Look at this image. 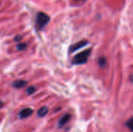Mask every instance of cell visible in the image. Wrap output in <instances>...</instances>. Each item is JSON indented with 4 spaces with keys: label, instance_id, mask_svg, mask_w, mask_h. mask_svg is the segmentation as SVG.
<instances>
[{
    "label": "cell",
    "instance_id": "6da1fadb",
    "mask_svg": "<svg viewBox=\"0 0 133 132\" xmlns=\"http://www.w3.org/2000/svg\"><path fill=\"white\" fill-rule=\"evenodd\" d=\"M91 53V49H87L85 50L79 54H77L72 59V63L74 65H82L85 64L89 56L90 55Z\"/></svg>",
    "mask_w": 133,
    "mask_h": 132
},
{
    "label": "cell",
    "instance_id": "7a4b0ae2",
    "mask_svg": "<svg viewBox=\"0 0 133 132\" xmlns=\"http://www.w3.org/2000/svg\"><path fill=\"white\" fill-rule=\"evenodd\" d=\"M50 21V17L44 12H39L37 17V24L40 30L43 29Z\"/></svg>",
    "mask_w": 133,
    "mask_h": 132
},
{
    "label": "cell",
    "instance_id": "3957f363",
    "mask_svg": "<svg viewBox=\"0 0 133 132\" xmlns=\"http://www.w3.org/2000/svg\"><path fill=\"white\" fill-rule=\"evenodd\" d=\"M33 114V110L31 108H24L23 110H21L19 113V117L20 119H24L26 117H29L30 116H31Z\"/></svg>",
    "mask_w": 133,
    "mask_h": 132
},
{
    "label": "cell",
    "instance_id": "277c9868",
    "mask_svg": "<svg viewBox=\"0 0 133 132\" xmlns=\"http://www.w3.org/2000/svg\"><path fill=\"white\" fill-rule=\"evenodd\" d=\"M88 44L87 40H81L75 44H73L72 46L70 47V51L71 52H75L76 51H78L79 49L83 47L84 46H86Z\"/></svg>",
    "mask_w": 133,
    "mask_h": 132
},
{
    "label": "cell",
    "instance_id": "5b68a950",
    "mask_svg": "<svg viewBox=\"0 0 133 132\" xmlns=\"http://www.w3.org/2000/svg\"><path fill=\"white\" fill-rule=\"evenodd\" d=\"M71 119V115L69 114H65V115H63L62 117V118L60 119V121H58V128H62L64 127Z\"/></svg>",
    "mask_w": 133,
    "mask_h": 132
},
{
    "label": "cell",
    "instance_id": "8992f818",
    "mask_svg": "<svg viewBox=\"0 0 133 132\" xmlns=\"http://www.w3.org/2000/svg\"><path fill=\"white\" fill-rule=\"evenodd\" d=\"M26 84H27V82H26L24 80H17L12 83V86L16 89H20V88L25 87L26 86Z\"/></svg>",
    "mask_w": 133,
    "mask_h": 132
},
{
    "label": "cell",
    "instance_id": "52a82bcc",
    "mask_svg": "<svg viewBox=\"0 0 133 132\" xmlns=\"http://www.w3.org/2000/svg\"><path fill=\"white\" fill-rule=\"evenodd\" d=\"M48 113V108L47 107H42L37 110V115L41 117L46 116Z\"/></svg>",
    "mask_w": 133,
    "mask_h": 132
},
{
    "label": "cell",
    "instance_id": "ba28073f",
    "mask_svg": "<svg viewBox=\"0 0 133 132\" xmlns=\"http://www.w3.org/2000/svg\"><path fill=\"white\" fill-rule=\"evenodd\" d=\"M98 64L101 68H104L107 65V59L104 57H100L98 59Z\"/></svg>",
    "mask_w": 133,
    "mask_h": 132
},
{
    "label": "cell",
    "instance_id": "9c48e42d",
    "mask_svg": "<svg viewBox=\"0 0 133 132\" xmlns=\"http://www.w3.org/2000/svg\"><path fill=\"white\" fill-rule=\"evenodd\" d=\"M26 47H27V45L25 43H19L16 45V48L19 51H23L26 48Z\"/></svg>",
    "mask_w": 133,
    "mask_h": 132
},
{
    "label": "cell",
    "instance_id": "30bf717a",
    "mask_svg": "<svg viewBox=\"0 0 133 132\" xmlns=\"http://www.w3.org/2000/svg\"><path fill=\"white\" fill-rule=\"evenodd\" d=\"M35 91H36V88H35L34 86H30V87H28V88L26 89V93L27 95H31V94H33Z\"/></svg>",
    "mask_w": 133,
    "mask_h": 132
},
{
    "label": "cell",
    "instance_id": "8fae6325",
    "mask_svg": "<svg viewBox=\"0 0 133 132\" xmlns=\"http://www.w3.org/2000/svg\"><path fill=\"white\" fill-rule=\"evenodd\" d=\"M125 125L130 129L131 131H132V117H130L129 121H127V122L125 123Z\"/></svg>",
    "mask_w": 133,
    "mask_h": 132
},
{
    "label": "cell",
    "instance_id": "7c38bea8",
    "mask_svg": "<svg viewBox=\"0 0 133 132\" xmlns=\"http://www.w3.org/2000/svg\"><path fill=\"white\" fill-rule=\"evenodd\" d=\"M21 39H22V37H21L20 35H17V36H16V37H14V40H15V41H16V42L20 41V40H21Z\"/></svg>",
    "mask_w": 133,
    "mask_h": 132
},
{
    "label": "cell",
    "instance_id": "4fadbf2b",
    "mask_svg": "<svg viewBox=\"0 0 133 132\" xmlns=\"http://www.w3.org/2000/svg\"><path fill=\"white\" fill-rule=\"evenodd\" d=\"M3 105H4V103H3V102L0 100V108H2V107H3Z\"/></svg>",
    "mask_w": 133,
    "mask_h": 132
},
{
    "label": "cell",
    "instance_id": "5bb4252c",
    "mask_svg": "<svg viewBox=\"0 0 133 132\" xmlns=\"http://www.w3.org/2000/svg\"><path fill=\"white\" fill-rule=\"evenodd\" d=\"M76 1H81V0H76Z\"/></svg>",
    "mask_w": 133,
    "mask_h": 132
}]
</instances>
